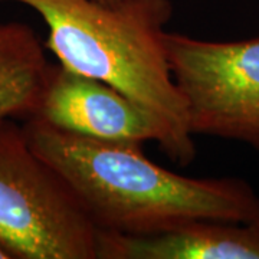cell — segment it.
Returning <instances> with one entry per match:
<instances>
[{"mask_svg":"<svg viewBox=\"0 0 259 259\" xmlns=\"http://www.w3.org/2000/svg\"><path fill=\"white\" fill-rule=\"evenodd\" d=\"M164 47L190 134L259 151V36L213 42L166 30Z\"/></svg>","mask_w":259,"mask_h":259,"instance_id":"cell-4","label":"cell"},{"mask_svg":"<svg viewBox=\"0 0 259 259\" xmlns=\"http://www.w3.org/2000/svg\"><path fill=\"white\" fill-rule=\"evenodd\" d=\"M101 3H105V5H117V3H121L122 0H98Z\"/></svg>","mask_w":259,"mask_h":259,"instance_id":"cell-8","label":"cell"},{"mask_svg":"<svg viewBox=\"0 0 259 259\" xmlns=\"http://www.w3.org/2000/svg\"><path fill=\"white\" fill-rule=\"evenodd\" d=\"M100 229L65 177L0 118V248L10 259H98Z\"/></svg>","mask_w":259,"mask_h":259,"instance_id":"cell-3","label":"cell"},{"mask_svg":"<svg viewBox=\"0 0 259 259\" xmlns=\"http://www.w3.org/2000/svg\"><path fill=\"white\" fill-rule=\"evenodd\" d=\"M0 259H10V256L5 252V250L0 248Z\"/></svg>","mask_w":259,"mask_h":259,"instance_id":"cell-9","label":"cell"},{"mask_svg":"<svg viewBox=\"0 0 259 259\" xmlns=\"http://www.w3.org/2000/svg\"><path fill=\"white\" fill-rule=\"evenodd\" d=\"M36 12L48 26L45 48L59 65L104 81L154 111L196 157L187 108L164 47L171 0H2Z\"/></svg>","mask_w":259,"mask_h":259,"instance_id":"cell-2","label":"cell"},{"mask_svg":"<svg viewBox=\"0 0 259 259\" xmlns=\"http://www.w3.org/2000/svg\"><path fill=\"white\" fill-rule=\"evenodd\" d=\"M54 69L33 29L0 23V118L36 117Z\"/></svg>","mask_w":259,"mask_h":259,"instance_id":"cell-7","label":"cell"},{"mask_svg":"<svg viewBox=\"0 0 259 259\" xmlns=\"http://www.w3.org/2000/svg\"><path fill=\"white\" fill-rule=\"evenodd\" d=\"M0 2H2V0H0Z\"/></svg>","mask_w":259,"mask_h":259,"instance_id":"cell-10","label":"cell"},{"mask_svg":"<svg viewBox=\"0 0 259 259\" xmlns=\"http://www.w3.org/2000/svg\"><path fill=\"white\" fill-rule=\"evenodd\" d=\"M98 259H259V219L194 221L154 235L100 231Z\"/></svg>","mask_w":259,"mask_h":259,"instance_id":"cell-6","label":"cell"},{"mask_svg":"<svg viewBox=\"0 0 259 259\" xmlns=\"http://www.w3.org/2000/svg\"><path fill=\"white\" fill-rule=\"evenodd\" d=\"M37 118L56 128L107 141H154L179 166L194 157L154 111L104 81L58 65Z\"/></svg>","mask_w":259,"mask_h":259,"instance_id":"cell-5","label":"cell"},{"mask_svg":"<svg viewBox=\"0 0 259 259\" xmlns=\"http://www.w3.org/2000/svg\"><path fill=\"white\" fill-rule=\"evenodd\" d=\"M23 127L30 147L65 177L100 231L154 235L194 221L259 219V196L245 180L182 176L146 157L143 143L91 139L37 117Z\"/></svg>","mask_w":259,"mask_h":259,"instance_id":"cell-1","label":"cell"}]
</instances>
